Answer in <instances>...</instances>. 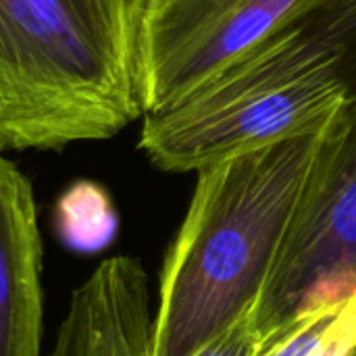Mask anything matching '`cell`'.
Returning <instances> with one entry per match:
<instances>
[{
  "mask_svg": "<svg viewBox=\"0 0 356 356\" xmlns=\"http://www.w3.org/2000/svg\"><path fill=\"white\" fill-rule=\"evenodd\" d=\"M261 338L246 317L229 330H225L223 334H219L194 356H252Z\"/></svg>",
  "mask_w": 356,
  "mask_h": 356,
  "instance_id": "cell-11",
  "label": "cell"
},
{
  "mask_svg": "<svg viewBox=\"0 0 356 356\" xmlns=\"http://www.w3.org/2000/svg\"><path fill=\"white\" fill-rule=\"evenodd\" d=\"M152 319L142 263L106 259L73 290L48 356H152Z\"/></svg>",
  "mask_w": 356,
  "mask_h": 356,
  "instance_id": "cell-6",
  "label": "cell"
},
{
  "mask_svg": "<svg viewBox=\"0 0 356 356\" xmlns=\"http://www.w3.org/2000/svg\"><path fill=\"white\" fill-rule=\"evenodd\" d=\"M56 229L75 250H100L117 232V213L108 194L92 184L77 181L56 202Z\"/></svg>",
  "mask_w": 356,
  "mask_h": 356,
  "instance_id": "cell-9",
  "label": "cell"
},
{
  "mask_svg": "<svg viewBox=\"0 0 356 356\" xmlns=\"http://www.w3.org/2000/svg\"><path fill=\"white\" fill-rule=\"evenodd\" d=\"M325 127L198 171L161 273L152 356H194L252 313Z\"/></svg>",
  "mask_w": 356,
  "mask_h": 356,
  "instance_id": "cell-1",
  "label": "cell"
},
{
  "mask_svg": "<svg viewBox=\"0 0 356 356\" xmlns=\"http://www.w3.org/2000/svg\"><path fill=\"white\" fill-rule=\"evenodd\" d=\"M348 356H356V346L353 348V350H350V355H348Z\"/></svg>",
  "mask_w": 356,
  "mask_h": 356,
  "instance_id": "cell-12",
  "label": "cell"
},
{
  "mask_svg": "<svg viewBox=\"0 0 356 356\" xmlns=\"http://www.w3.org/2000/svg\"><path fill=\"white\" fill-rule=\"evenodd\" d=\"M144 0H0V152L108 140L144 117Z\"/></svg>",
  "mask_w": 356,
  "mask_h": 356,
  "instance_id": "cell-2",
  "label": "cell"
},
{
  "mask_svg": "<svg viewBox=\"0 0 356 356\" xmlns=\"http://www.w3.org/2000/svg\"><path fill=\"white\" fill-rule=\"evenodd\" d=\"M344 0H144L142 111H159L284 29Z\"/></svg>",
  "mask_w": 356,
  "mask_h": 356,
  "instance_id": "cell-5",
  "label": "cell"
},
{
  "mask_svg": "<svg viewBox=\"0 0 356 356\" xmlns=\"http://www.w3.org/2000/svg\"><path fill=\"white\" fill-rule=\"evenodd\" d=\"M348 100L332 44L300 21L175 102L146 113L140 148L169 173L323 129Z\"/></svg>",
  "mask_w": 356,
  "mask_h": 356,
  "instance_id": "cell-3",
  "label": "cell"
},
{
  "mask_svg": "<svg viewBox=\"0 0 356 356\" xmlns=\"http://www.w3.org/2000/svg\"><path fill=\"white\" fill-rule=\"evenodd\" d=\"M350 298H356V96H348L323 131L248 321L263 338L305 313Z\"/></svg>",
  "mask_w": 356,
  "mask_h": 356,
  "instance_id": "cell-4",
  "label": "cell"
},
{
  "mask_svg": "<svg viewBox=\"0 0 356 356\" xmlns=\"http://www.w3.org/2000/svg\"><path fill=\"white\" fill-rule=\"evenodd\" d=\"M42 236L33 188L0 152V356H40Z\"/></svg>",
  "mask_w": 356,
  "mask_h": 356,
  "instance_id": "cell-7",
  "label": "cell"
},
{
  "mask_svg": "<svg viewBox=\"0 0 356 356\" xmlns=\"http://www.w3.org/2000/svg\"><path fill=\"white\" fill-rule=\"evenodd\" d=\"M355 346L356 298H350L269 332L252 356H348Z\"/></svg>",
  "mask_w": 356,
  "mask_h": 356,
  "instance_id": "cell-8",
  "label": "cell"
},
{
  "mask_svg": "<svg viewBox=\"0 0 356 356\" xmlns=\"http://www.w3.org/2000/svg\"><path fill=\"white\" fill-rule=\"evenodd\" d=\"M305 21L332 44L348 96H356V0H344Z\"/></svg>",
  "mask_w": 356,
  "mask_h": 356,
  "instance_id": "cell-10",
  "label": "cell"
}]
</instances>
